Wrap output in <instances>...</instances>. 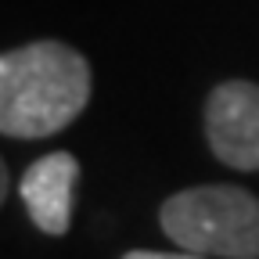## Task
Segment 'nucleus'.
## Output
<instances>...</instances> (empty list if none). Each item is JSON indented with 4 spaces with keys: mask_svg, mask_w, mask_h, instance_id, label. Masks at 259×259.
Instances as JSON below:
<instances>
[{
    "mask_svg": "<svg viewBox=\"0 0 259 259\" xmlns=\"http://www.w3.org/2000/svg\"><path fill=\"white\" fill-rule=\"evenodd\" d=\"M79 180V162L72 151H51L36 158L22 177V202L29 220L44 234L61 238L72 223V194Z\"/></svg>",
    "mask_w": 259,
    "mask_h": 259,
    "instance_id": "4",
    "label": "nucleus"
},
{
    "mask_svg": "<svg viewBox=\"0 0 259 259\" xmlns=\"http://www.w3.org/2000/svg\"><path fill=\"white\" fill-rule=\"evenodd\" d=\"M169 241L209 259H259V198L234 184L169 194L158 209Z\"/></svg>",
    "mask_w": 259,
    "mask_h": 259,
    "instance_id": "2",
    "label": "nucleus"
},
{
    "mask_svg": "<svg viewBox=\"0 0 259 259\" xmlns=\"http://www.w3.org/2000/svg\"><path fill=\"white\" fill-rule=\"evenodd\" d=\"M205 137L223 166L259 173V83L227 79L209 94Z\"/></svg>",
    "mask_w": 259,
    "mask_h": 259,
    "instance_id": "3",
    "label": "nucleus"
},
{
    "mask_svg": "<svg viewBox=\"0 0 259 259\" xmlns=\"http://www.w3.org/2000/svg\"><path fill=\"white\" fill-rule=\"evenodd\" d=\"M122 259H209V255H198V252H151V248H134V252H126Z\"/></svg>",
    "mask_w": 259,
    "mask_h": 259,
    "instance_id": "5",
    "label": "nucleus"
},
{
    "mask_svg": "<svg viewBox=\"0 0 259 259\" xmlns=\"http://www.w3.org/2000/svg\"><path fill=\"white\" fill-rule=\"evenodd\" d=\"M90 101V65L58 40L25 44L0 58V130L40 141L65 130Z\"/></svg>",
    "mask_w": 259,
    "mask_h": 259,
    "instance_id": "1",
    "label": "nucleus"
}]
</instances>
